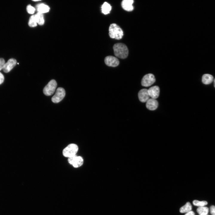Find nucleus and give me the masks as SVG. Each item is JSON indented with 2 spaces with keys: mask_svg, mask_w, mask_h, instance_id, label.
<instances>
[{
  "mask_svg": "<svg viewBox=\"0 0 215 215\" xmlns=\"http://www.w3.org/2000/svg\"></svg>",
  "mask_w": 215,
  "mask_h": 215,
  "instance_id": "obj_29",
  "label": "nucleus"
},
{
  "mask_svg": "<svg viewBox=\"0 0 215 215\" xmlns=\"http://www.w3.org/2000/svg\"><path fill=\"white\" fill-rule=\"evenodd\" d=\"M185 215H195L194 213L192 211H191L186 213Z\"/></svg>",
  "mask_w": 215,
  "mask_h": 215,
  "instance_id": "obj_26",
  "label": "nucleus"
},
{
  "mask_svg": "<svg viewBox=\"0 0 215 215\" xmlns=\"http://www.w3.org/2000/svg\"><path fill=\"white\" fill-rule=\"evenodd\" d=\"M192 206L190 202H187L186 204L181 207L180 209V212L181 213H187L191 211Z\"/></svg>",
  "mask_w": 215,
  "mask_h": 215,
  "instance_id": "obj_16",
  "label": "nucleus"
},
{
  "mask_svg": "<svg viewBox=\"0 0 215 215\" xmlns=\"http://www.w3.org/2000/svg\"><path fill=\"white\" fill-rule=\"evenodd\" d=\"M34 1H39V0H34Z\"/></svg>",
  "mask_w": 215,
  "mask_h": 215,
  "instance_id": "obj_28",
  "label": "nucleus"
},
{
  "mask_svg": "<svg viewBox=\"0 0 215 215\" xmlns=\"http://www.w3.org/2000/svg\"><path fill=\"white\" fill-rule=\"evenodd\" d=\"M78 150L79 148L76 144L71 143L64 148L62 154L64 157L69 158L76 155Z\"/></svg>",
  "mask_w": 215,
  "mask_h": 215,
  "instance_id": "obj_3",
  "label": "nucleus"
},
{
  "mask_svg": "<svg viewBox=\"0 0 215 215\" xmlns=\"http://www.w3.org/2000/svg\"><path fill=\"white\" fill-rule=\"evenodd\" d=\"M68 161L70 164L76 168L81 166L84 163V159L81 156H77L76 155L68 158Z\"/></svg>",
  "mask_w": 215,
  "mask_h": 215,
  "instance_id": "obj_6",
  "label": "nucleus"
},
{
  "mask_svg": "<svg viewBox=\"0 0 215 215\" xmlns=\"http://www.w3.org/2000/svg\"><path fill=\"white\" fill-rule=\"evenodd\" d=\"M105 64L108 66L116 67L119 64V60L116 57L112 56H108L105 59Z\"/></svg>",
  "mask_w": 215,
  "mask_h": 215,
  "instance_id": "obj_8",
  "label": "nucleus"
},
{
  "mask_svg": "<svg viewBox=\"0 0 215 215\" xmlns=\"http://www.w3.org/2000/svg\"><path fill=\"white\" fill-rule=\"evenodd\" d=\"M37 24L35 15L32 16L30 17L29 21L28 24L29 26L30 27H35L36 26Z\"/></svg>",
  "mask_w": 215,
  "mask_h": 215,
  "instance_id": "obj_20",
  "label": "nucleus"
},
{
  "mask_svg": "<svg viewBox=\"0 0 215 215\" xmlns=\"http://www.w3.org/2000/svg\"><path fill=\"white\" fill-rule=\"evenodd\" d=\"M214 87H215V79H214Z\"/></svg>",
  "mask_w": 215,
  "mask_h": 215,
  "instance_id": "obj_27",
  "label": "nucleus"
},
{
  "mask_svg": "<svg viewBox=\"0 0 215 215\" xmlns=\"http://www.w3.org/2000/svg\"><path fill=\"white\" fill-rule=\"evenodd\" d=\"M109 35L112 38L116 39H121L123 35V33L121 28L115 23L111 24L109 27Z\"/></svg>",
  "mask_w": 215,
  "mask_h": 215,
  "instance_id": "obj_2",
  "label": "nucleus"
},
{
  "mask_svg": "<svg viewBox=\"0 0 215 215\" xmlns=\"http://www.w3.org/2000/svg\"><path fill=\"white\" fill-rule=\"evenodd\" d=\"M148 92L150 97L152 98L156 99L159 96V88L157 86H152L148 90Z\"/></svg>",
  "mask_w": 215,
  "mask_h": 215,
  "instance_id": "obj_11",
  "label": "nucleus"
},
{
  "mask_svg": "<svg viewBox=\"0 0 215 215\" xmlns=\"http://www.w3.org/2000/svg\"><path fill=\"white\" fill-rule=\"evenodd\" d=\"M196 211L199 215H207L209 209L206 207H199L197 208Z\"/></svg>",
  "mask_w": 215,
  "mask_h": 215,
  "instance_id": "obj_19",
  "label": "nucleus"
},
{
  "mask_svg": "<svg viewBox=\"0 0 215 215\" xmlns=\"http://www.w3.org/2000/svg\"><path fill=\"white\" fill-rule=\"evenodd\" d=\"M194 205L199 207L204 206L208 204V202L205 201H200L197 200H194L193 202Z\"/></svg>",
  "mask_w": 215,
  "mask_h": 215,
  "instance_id": "obj_21",
  "label": "nucleus"
},
{
  "mask_svg": "<svg viewBox=\"0 0 215 215\" xmlns=\"http://www.w3.org/2000/svg\"><path fill=\"white\" fill-rule=\"evenodd\" d=\"M138 96L139 100L142 102H146L150 99L148 90L143 89L141 90L138 93Z\"/></svg>",
  "mask_w": 215,
  "mask_h": 215,
  "instance_id": "obj_10",
  "label": "nucleus"
},
{
  "mask_svg": "<svg viewBox=\"0 0 215 215\" xmlns=\"http://www.w3.org/2000/svg\"><path fill=\"white\" fill-rule=\"evenodd\" d=\"M17 63L16 60L13 58L10 59L5 63L3 70L5 73L9 72L16 65Z\"/></svg>",
  "mask_w": 215,
  "mask_h": 215,
  "instance_id": "obj_9",
  "label": "nucleus"
},
{
  "mask_svg": "<svg viewBox=\"0 0 215 215\" xmlns=\"http://www.w3.org/2000/svg\"><path fill=\"white\" fill-rule=\"evenodd\" d=\"M111 9V7L110 5L107 2H105L101 7L102 12L105 14L109 13Z\"/></svg>",
  "mask_w": 215,
  "mask_h": 215,
  "instance_id": "obj_17",
  "label": "nucleus"
},
{
  "mask_svg": "<svg viewBox=\"0 0 215 215\" xmlns=\"http://www.w3.org/2000/svg\"><path fill=\"white\" fill-rule=\"evenodd\" d=\"M214 80L213 76L208 74H204L202 77V83L205 85H208L211 83Z\"/></svg>",
  "mask_w": 215,
  "mask_h": 215,
  "instance_id": "obj_15",
  "label": "nucleus"
},
{
  "mask_svg": "<svg viewBox=\"0 0 215 215\" xmlns=\"http://www.w3.org/2000/svg\"><path fill=\"white\" fill-rule=\"evenodd\" d=\"M210 212L212 215H215V206L212 205L210 207Z\"/></svg>",
  "mask_w": 215,
  "mask_h": 215,
  "instance_id": "obj_24",
  "label": "nucleus"
},
{
  "mask_svg": "<svg viewBox=\"0 0 215 215\" xmlns=\"http://www.w3.org/2000/svg\"><path fill=\"white\" fill-rule=\"evenodd\" d=\"M27 10L28 13L33 14L35 12V9L31 5H29L27 6Z\"/></svg>",
  "mask_w": 215,
  "mask_h": 215,
  "instance_id": "obj_22",
  "label": "nucleus"
},
{
  "mask_svg": "<svg viewBox=\"0 0 215 215\" xmlns=\"http://www.w3.org/2000/svg\"><path fill=\"white\" fill-rule=\"evenodd\" d=\"M65 95L64 89L62 87H58L56 91L55 95L52 97V101L54 103H58L61 101Z\"/></svg>",
  "mask_w": 215,
  "mask_h": 215,
  "instance_id": "obj_5",
  "label": "nucleus"
},
{
  "mask_svg": "<svg viewBox=\"0 0 215 215\" xmlns=\"http://www.w3.org/2000/svg\"><path fill=\"white\" fill-rule=\"evenodd\" d=\"M158 105L157 101L154 99L150 98L146 102V107L147 109L150 110H155L157 108Z\"/></svg>",
  "mask_w": 215,
  "mask_h": 215,
  "instance_id": "obj_12",
  "label": "nucleus"
},
{
  "mask_svg": "<svg viewBox=\"0 0 215 215\" xmlns=\"http://www.w3.org/2000/svg\"><path fill=\"white\" fill-rule=\"evenodd\" d=\"M113 50L115 55L121 59L126 58L128 54V49L126 46L122 43H117L113 46Z\"/></svg>",
  "mask_w": 215,
  "mask_h": 215,
  "instance_id": "obj_1",
  "label": "nucleus"
},
{
  "mask_svg": "<svg viewBox=\"0 0 215 215\" xmlns=\"http://www.w3.org/2000/svg\"><path fill=\"white\" fill-rule=\"evenodd\" d=\"M35 16L37 23L40 25H42L44 24V21L43 14L38 12L35 15Z\"/></svg>",
  "mask_w": 215,
  "mask_h": 215,
  "instance_id": "obj_18",
  "label": "nucleus"
},
{
  "mask_svg": "<svg viewBox=\"0 0 215 215\" xmlns=\"http://www.w3.org/2000/svg\"><path fill=\"white\" fill-rule=\"evenodd\" d=\"M36 7L38 12L42 14L48 12L50 9L48 5L43 3L38 4Z\"/></svg>",
  "mask_w": 215,
  "mask_h": 215,
  "instance_id": "obj_14",
  "label": "nucleus"
},
{
  "mask_svg": "<svg viewBox=\"0 0 215 215\" xmlns=\"http://www.w3.org/2000/svg\"><path fill=\"white\" fill-rule=\"evenodd\" d=\"M57 86V82L54 79L50 80L44 88V93L47 96L52 95L54 92Z\"/></svg>",
  "mask_w": 215,
  "mask_h": 215,
  "instance_id": "obj_4",
  "label": "nucleus"
},
{
  "mask_svg": "<svg viewBox=\"0 0 215 215\" xmlns=\"http://www.w3.org/2000/svg\"><path fill=\"white\" fill-rule=\"evenodd\" d=\"M155 80V78L153 74L151 73L145 75L142 78L141 84L144 87H149L153 84Z\"/></svg>",
  "mask_w": 215,
  "mask_h": 215,
  "instance_id": "obj_7",
  "label": "nucleus"
},
{
  "mask_svg": "<svg viewBox=\"0 0 215 215\" xmlns=\"http://www.w3.org/2000/svg\"><path fill=\"white\" fill-rule=\"evenodd\" d=\"M4 80V76L3 74L0 72V85L3 82Z\"/></svg>",
  "mask_w": 215,
  "mask_h": 215,
  "instance_id": "obj_25",
  "label": "nucleus"
},
{
  "mask_svg": "<svg viewBox=\"0 0 215 215\" xmlns=\"http://www.w3.org/2000/svg\"><path fill=\"white\" fill-rule=\"evenodd\" d=\"M133 3V0H123L122 2V6L125 10L128 11H131L133 9L132 4Z\"/></svg>",
  "mask_w": 215,
  "mask_h": 215,
  "instance_id": "obj_13",
  "label": "nucleus"
},
{
  "mask_svg": "<svg viewBox=\"0 0 215 215\" xmlns=\"http://www.w3.org/2000/svg\"><path fill=\"white\" fill-rule=\"evenodd\" d=\"M4 60L2 58H0V70L3 69L5 64Z\"/></svg>",
  "mask_w": 215,
  "mask_h": 215,
  "instance_id": "obj_23",
  "label": "nucleus"
}]
</instances>
